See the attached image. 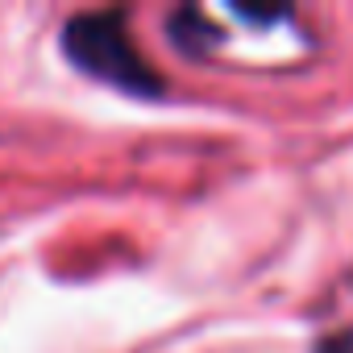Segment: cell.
I'll list each match as a JSON object with an SVG mask.
<instances>
[{"label": "cell", "mask_w": 353, "mask_h": 353, "mask_svg": "<svg viewBox=\"0 0 353 353\" xmlns=\"http://www.w3.org/2000/svg\"><path fill=\"white\" fill-rule=\"evenodd\" d=\"M63 54L92 79L129 92V96H162V79L141 54L129 17L117 9L79 13L63 26Z\"/></svg>", "instance_id": "6da1fadb"}, {"label": "cell", "mask_w": 353, "mask_h": 353, "mask_svg": "<svg viewBox=\"0 0 353 353\" xmlns=\"http://www.w3.org/2000/svg\"><path fill=\"white\" fill-rule=\"evenodd\" d=\"M170 42L179 46L183 54H192V59H200V54H208L216 42H221V30L200 13V9H179L170 17Z\"/></svg>", "instance_id": "7a4b0ae2"}, {"label": "cell", "mask_w": 353, "mask_h": 353, "mask_svg": "<svg viewBox=\"0 0 353 353\" xmlns=\"http://www.w3.org/2000/svg\"><path fill=\"white\" fill-rule=\"evenodd\" d=\"M312 353H353V328H336V332L320 336Z\"/></svg>", "instance_id": "3957f363"}]
</instances>
